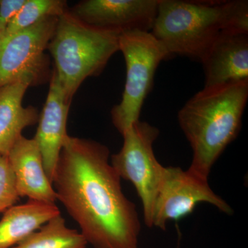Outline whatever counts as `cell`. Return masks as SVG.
<instances>
[{
    "label": "cell",
    "instance_id": "8992f818",
    "mask_svg": "<svg viewBox=\"0 0 248 248\" xmlns=\"http://www.w3.org/2000/svg\"><path fill=\"white\" fill-rule=\"evenodd\" d=\"M122 135L123 146L111 156L110 164L121 179L132 183L136 189L143 205L145 224L152 228L153 208L164 169L153 150L159 130L140 120Z\"/></svg>",
    "mask_w": 248,
    "mask_h": 248
},
{
    "label": "cell",
    "instance_id": "7c38bea8",
    "mask_svg": "<svg viewBox=\"0 0 248 248\" xmlns=\"http://www.w3.org/2000/svg\"><path fill=\"white\" fill-rule=\"evenodd\" d=\"M8 160L16 179L19 197L46 203H55L57 195L49 180L35 140L21 137L11 148Z\"/></svg>",
    "mask_w": 248,
    "mask_h": 248
},
{
    "label": "cell",
    "instance_id": "9c48e42d",
    "mask_svg": "<svg viewBox=\"0 0 248 248\" xmlns=\"http://www.w3.org/2000/svg\"><path fill=\"white\" fill-rule=\"evenodd\" d=\"M159 0H87L76 6L73 16L83 22L122 33L151 32Z\"/></svg>",
    "mask_w": 248,
    "mask_h": 248
},
{
    "label": "cell",
    "instance_id": "5bb4252c",
    "mask_svg": "<svg viewBox=\"0 0 248 248\" xmlns=\"http://www.w3.org/2000/svg\"><path fill=\"white\" fill-rule=\"evenodd\" d=\"M61 215L55 203L29 200L4 213L0 221V248H13L45 225Z\"/></svg>",
    "mask_w": 248,
    "mask_h": 248
},
{
    "label": "cell",
    "instance_id": "8fae6325",
    "mask_svg": "<svg viewBox=\"0 0 248 248\" xmlns=\"http://www.w3.org/2000/svg\"><path fill=\"white\" fill-rule=\"evenodd\" d=\"M205 86L248 79V32L223 31L202 59Z\"/></svg>",
    "mask_w": 248,
    "mask_h": 248
},
{
    "label": "cell",
    "instance_id": "e0dca14e",
    "mask_svg": "<svg viewBox=\"0 0 248 248\" xmlns=\"http://www.w3.org/2000/svg\"><path fill=\"white\" fill-rule=\"evenodd\" d=\"M19 199L16 179L7 156L0 155V213L14 206Z\"/></svg>",
    "mask_w": 248,
    "mask_h": 248
},
{
    "label": "cell",
    "instance_id": "7a4b0ae2",
    "mask_svg": "<svg viewBox=\"0 0 248 248\" xmlns=\"http://www.w3.org/2000/svg\"><path fill=\"white\" fill-rule=\"evenodd\" d=\"M248 99V79L203 88L178 113L193 156L188 170L208 179L214 164L240 131Z\"/></svg>",
    "mask_w": 248,
    "mask_h": 248
},
{
    "label": "cell",
    "instance_id": "3957f363",
    "mask_svg": "<svg viewBox=\"0 0 248 248\" xmlns=\"http://www.w3.org/2000/svg\"><path fill=\"white\" fill-rule=\"evenodd\" d=\"M223 31L248 32V1L159 0L151 33L170 55L202 61Z\"/></svg>",
    "mask_w": 248,
    "mask_h": 248
},
{
    "label": "cell",
    "instance_id": "30bf717a",
    "mask_svg": "<svg viewBox=\"0 0 248 248\" xmlns=\"http://www.w3.org/2000/svg\"><path fill=\"white\" fill-rule=\"evenodd\" d=\"M70 104L53 71L48 95L39 117V125L33 138L42 154L46 173L52 184L62 147L68 135L66 125Z\"/></svg>",
    "mask_w": 248,
    "mask_h": 248
},
{
    "label": "cell",
    "instance_id": "ba28073f",
    "mask_svg": "<svg viewBox=\"0 0 248 248\" xmlns=\"http://www.w3.org/2000/svg\"><path fill=\"white\" fill-rule=\"evenodd\" d=\"M208 179L179 167H164L152 217V227L163 231L170 221H177L192 213L199 203L211 204L227 215L232 214L231 205L217 195Z\"/></svg>",
    "mask_w": 248,
    "mask_h": 248
},
{
    "label": "cell",
    "instance_id": "4fadbf2b",
    "mask_svg": "<svg viewBox=\"0 0 248 248\" xmlns=\"http://www.w3.org/2000/svg\"><path fill=\"white\" fill-rule=\"evenodd\" d=\"M29 86L14 83L0 87V155L7 156L27 127L37 124L38 112L33 107H24L22 100Z\"/></svg>",
    "mask_w": 248,
    "mask_h": 248
},
{
    "label": "cell",
    "instance_id": "2e32d148",
    "mask_svg": "<svg viewBox=\"0 0 248 248\" xmlns=\"http://www.w3.org/2000/svg\"><path fill=\"white\" fill-rule=\"evenodd\" d=\"M68 11L66 1L62 0H27L25 4L0 35L7 37L34 25L44 18L59 17Z\"/></svg>",
    "mask_w": 248,
    "mask_h": 248
},
{
    "label": "cell",
    "instance_id": "277c9868",
    "mask_svg": "<svg viewBox=\"0 0 248 248\" xmlns=\"http://www.w3.org/2000/svg\"><path fill=\"white\" fill-rule=\"evenodd\" d=\"M120 35L89 25L68 11L59 16L48 49L68 102L84 80L100 74L120 50Z\"/></svg>",
    "mask_w": 248,
    "mask_h": 248
},
{
    "label": "cell",
    "instance_id": "52a82bcc",
    "mask_svg": "<svg viewBox=\"0 0 248 248\" xmlns=\"http://www.w3.org/2000/svg\"><path fill=\"white\" fill-rule=\"evenodd\" d=\"M58 19L44 18L27 29L0 38V87L14 83L35 86L46 79L48 62L45 50Z\"/></svg>",
    "mask_w": 248,
    "mask_h": 248
},
{
    "label": "cell",
    "instance_id": "5b68a950",
    "mask_svg": "<svg viewBox=\"0 0 248 248\" xmlns=\"http://www.w3.org/2000/svg\"><path fill=\"white\" fill-rule=\"evenodd\" d=\"M119 48L126 66V79L122 101L111 111L112 122L121 134L140 120L142 107L153 89L156 69L170 57L151 32L133 31L120 33Z\"/></svg>",
    "mask_w": 248,
    "mask_h": 248
},
{
    "label": "cell",
    "instance_id": "6da1fadb",
    "mask_svg": "<svg viewBox=\"0 0 248 248\" xmlns=\"http://www.w3.org/2000/svg\"><path fill=\"white\" fill-rule=\"evenodd\" d=\"M108 148L93 140H65L53 186L67 213L94 248H138L141 223L122 190Z\"/></svg>",
    "mask_w": 248,
    "mask_h": 248
},
{
    "label": "cell",
    "instance_id": "ac0fdd59",
    "mask_svg": "<svg viewBox=\"0 0 248 248\" xmlns=\"http://www.w3.org/2000/svg\"><path fill=\"white\" fill-rule=\"evenodd\" d=\"M27 0H0V35L22 9Z\"/></svg>",
    "mask_w": 248,
    "mask_h": 248
},
{
    "label": "cell",
    "instance_id": "9a60e30c",
    "mask_svg": "<svg viewBox=\"0 0 248 248\" xmlns=\"http://www.w3.org/2000/svg\"><path fill=\"white\" fill-rule=\"evenodd\" d=\"M79 231L66 226L61 215L53 217L13 248H86Z\"/></svg>",
    "mask_w": 248,
    "mask_h": 248
}]
</instances>
